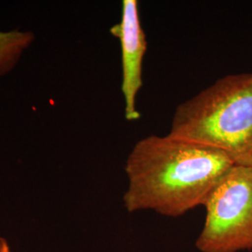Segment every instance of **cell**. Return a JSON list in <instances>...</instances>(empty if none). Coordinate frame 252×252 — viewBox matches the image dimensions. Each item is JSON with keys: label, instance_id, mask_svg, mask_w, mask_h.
<instances>
[{"label": "cell", "instance_id": "cell-1", "mask_svg": "<svg viewBox=\"0 0 252 252\" xmlns=\"http://www.w3.org/2000/svg\"><path fill=\"white\" fill-rule=\"evenodd\" d=\"M234 163L213 148L171 135L138 140L126 162L124 205L130 213L152 210L180 217L205 205Z\"/></svg>", "mask_w": 252, "mask_h": 252}, {"label": "cell", "instance_id": "cell-6", "mask_svg": "<svg viewBox=\"0 0 252 252\" xmlns=\"http://www.w3.org/2000/svg\"><path fill=\"white\" fill-rule=\"evenodd\" d=\"M0 252H10L9 244L3 237H0Z\"/></svg>", "mask_w": 252, "mask_h": 252}, {"label": "cell", "instance_id": "cell-2", "mask_svg": "<svg viewBox=\"0 0 252 252\" xmlns=\"http://www.w3.org/2000/svg\"><path fill=\"white\" fill-rule=\"evenodd\" d=\"M167 135L213 148L252 165V73L217 80L180 104Z\"/></svg>", "mask_w": 252, "mask_h": 252}, {"label": "cell", "instance_id": "cell-3", "mask_svg": "<svg viewBox=\"0 0 252 252\" xmlns=\"http://www.w3.org/2000/svg\"><path fill=\"white\" fill-rule=\"evenodd\" d=\"M205 223L195 241L200 252L252 250V165L227 172L207 199Z\"/></svg>", "mask_w": 252, "mask_h": 252}, {"label": "cell", "instance_id": "cell-5", "mask_svg": "<svg viewBox=\"0 0 252 252\" xmlns=\"http://www.w3.org/2000/svg\"><path fill=\"white\" fill-rule=\"evenodd\" d=\"M35 35L29 31H0V76L10 72L32 45Z\"/></svg>", "mask_w": 252, "mask_h": 252}, {"label": "cell", "instance_id": "cell-4", "mask_svg": "<svg viewBox=\"0 0 252 252\" xmlns=\"http://www.w3.org/2000/svg\"><path fill=\"white\" fill-rule=\"evenodd\" d=\"M138 11L137 0H124L122 19L110 28L111 35L120 40L122 49V92L125 97V115L130 122L140 118L136 108V96L143 84L142 65L147 51V39Z\"/></svg>", "mask_w": 252, "mask_h": 252}]
</instances>
